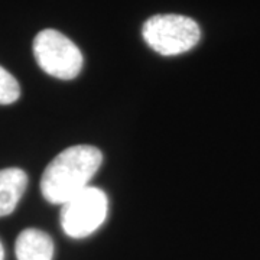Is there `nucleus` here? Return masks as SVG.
Wrapping results in <instances>:
<instances>
[{"mask_svg": "<svg viewBox=\"0 0 260 260\" xmlns=\"http://www.w3.org/2000/svg\"><path fill=\"white\" fill-rule=\"evenodd\" d=\"M0 260H5V249H3L2 242H0Z\"/></svg>", "mask_w": 260, "mask_h": 260, "instance_id": "nucleus-8", "label": "nucleus"}, {"mask_svg": "<svg viewBox=\"0 0 260 260\" xmlns=\"http://www.w3.org/2000/svg\"><path fill=\"white\" fill-rule=\"evenodd\" d=\"M38 65L59 80H73L83 68V54L74 42L55 29L41 30L34 41Z\"/></svg>", "mask_w": 260, "mask_h": 260, "instance_id": "nucleus-3", "label": "nucleus"}, {"mask_svg": "<svg viewBox=\"0 0 260 260\" xmlns=\"http://www.w3.org/2000/svg\"><path fill=\"white\" fill-rule=\"evenodd\" d=\"M15 253L18 260H52L54 242L47 233L26 229L16 239Z\"/></svg>", "mask_w": 260, "mask_h": 260, "instance_id": "nucleus-6", "label": "nucleus"}, {"mask_svg": "<svg viewBox=\"0 0 260 260\" xmlns=\"http://www.w3.org/2000/svg\"><path fill=\"white\" fill-rule=\"evenodd\" d=\"M107 208L106 194L100 188L88 186L62 205V230L73 239H84L100 229L107 217Z\"/></svg>", "mask_w": 260, "mask_h": 260, "instance_id": "nucleus-4", "label": "nucleus"}, {"mask_svg": "<svg viewBox=\"0 0 260 260\" xmlns=\"http://www.w3.org/2000/svg\"><path fill=\"white\" fill-rule=\"evenodd\" d=\"M102 162L100 149L90 145H77L62 150L44 171L41 179L44 198L51 204L64 205L90 186Z\"/></svg>", "mask_w": 260, "mask_h": 260, "instance_id": "nucleus-1", "label": "nucleus"}, {"mask_svg": "<svg viewBox=\"0 0 260 260\" xmlns=\"http://www.w3.org/2000/svg\"><path fill=\"white\" fill-rule=\"evenodd\" d=\"M20 97L18 80L8 70L0 67V104H12Z\"/></svg>", "mask_w": 260, "mask_h": 260, "instance_id": "nucleus-7", "label": "nucleus"}, {"mask_svg": "<svg viewBox=\"0 0 260 260\" xmlns=\"http://www.w3.org/2000/svg\"><path fill=\"white\" fill-rule=\"evenodd\" d=\"M28 186V175L19 168L0 169V217L15 211Z\"/></svg>", "mask_w": 260, "mask_h": 260, "instance_id": "nucleus-5", "label": "nucleus"}, {"mask_svg": "<svg viewBox=\"0 0 260 260\" xmlns=\"http://www.w3.org/2000/svg\"><path fill=\"white\" fill-rule=\"evenodd\" d=\"M149 47L165 56L179 55L194 48L201 30L198 23L182 15H156L148 19L142 29Z\"/></svg>", "mask_w": 260, "mask_h": 260, "instance_id": "nucleus-2", "label": "nucleus"}]
</instances>
